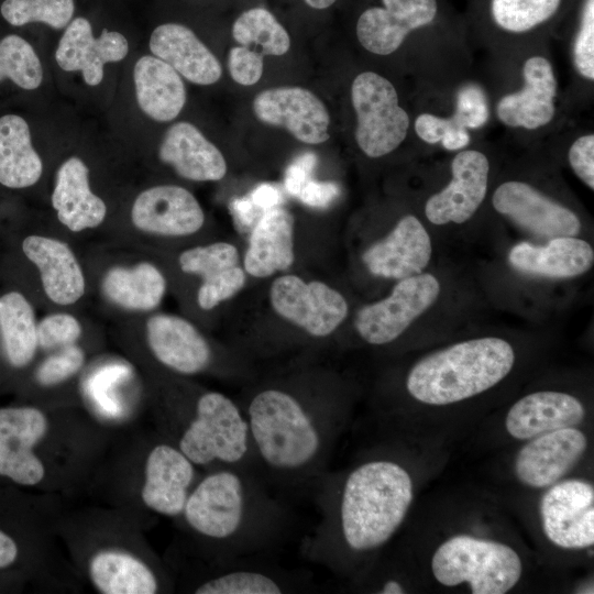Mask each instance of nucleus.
<instances>
[{"instance_id": "obj_37", "label": "nucleus", "mask_w": 594, "mask_h": 594, "mask_svg": "<svg viewBox=\"0 0 594 594\" xmlns=\"http://www.w3.org/2000/svg\"><path fill=\"white\" fill-rule=\"evenodd\" d=\"M0 334L12 366L23 367L32 361L38 346L37 323L32 305L21 293L0 297Z\"/></svg>"}, {"instance_id": "obj_30", "label": "nucleus", "mask_w": 594, "mask_h": 594, "mask_svg": "<svg viewBox=\"0 0 594 594\" xmlns=\"http://www.w3.org/2000/svg\"><path fill=\"white\" fill-rule=\"evenodd\" d=\"M22 250L38 268L43 289L53 302L72 305L84 295L86 284L81 267L66 243L29 235L22 242Z\"/></svg>"}, {"instance_id": "obj_40", "label": "nucleus", "mask_w": 594, "mask_h": 594, "mask_svg": "<svg viewBox=\"0 0 594 594\" xmlns=\"http://www.w3.org/2000/svg\"><path fill=\"white\" fill-rule=\"evenodd\" d=\"M75 0H3L1 16L12 26L43 23L62 30L75 16Z\"/></svg>"}, {"instance_id": "obj_34", "label": "nucleus", "mask_w": 594, "mask_h": 594, "mask_svg": "<svg viewBox=\"0 0 594 594\" xmlns=\"http://www.w3.org/2000/svg\"><path fill=\"white\" fill-rule=\"evenodd\" d=\"M43 163L34 150L30 127L14 113L0 117V184L12 189L33 186L41 178Z\"/></svg>"}, {"instance_id": "obj_29", "label": "nucleus", "mask_w": 594, "mask_h": 594, "mask_svg": "<svg viewBox=\"0 0 594 594\" xmlns=\"http://www.w3.org/2000/svg\"><path fill=\"white\" fill-rule=\"evenodd\" d=\"M158 157L188 180L217 182L227 173V162L219 148L194 124L185 121L173 124L165 132Z\"/></svg>"}, {"instance_id": "obj_36", "label": "nucleus", "mask_w": 594, "mask_h": 594, "mask_svg": "<svg viewBox=\"0 0 594 594\" xmlns=\"http://www.w3.org/2000/svg\"><path fill=\"white\" fill-rule=\"evenodd\" d=\"M94 585L103 594H154L158 581L153 570L132 554L105 550L89 564Z\"/></svg>"}, {"instance_id": "obj_23", "label": "nucleus", "mask_w": 594, "mask_h": 594, "mask_svg": "<svg viewBox=\"0 0 594 594\" xmlns=\"http://www.w3.org/2000/svg\"><path fill=\"white\" fill-rule=\"evenodd\" d=\"M184 273L202 279L197 302L204 310L234 297L246 284V273L240 262L238 248L229 242H213L182 252L178 258Z\"/></svg>"}, {"instance_id": "obj_52", "label": "nucleus", "mask_w": 594, "mask_h": 594, "mask_svg": "<svg viewBox=\"0 0 594 594\" xmlns=\"http://www.w3.org/2000/svg\"><path fill=\"white\" fill-rule=\"evenodd\" d=\"M306 4L314 9L322 10L329 8L337 0H304Z\"/></svg>"}, {"instance_id": "obj_33", "label": "nucleus", "mask_w": 594, "mask_h": 594, "mask_svg": "<svg viewBox=\"0 0 594 594\" xmlns=\"http://www.w3.org/2000/svg\"><path fill=\"white\" fill-rule=\"evenodd\" d=\"M136 101L152 120L168 122L183 110L186 89L180 75L154 55L138 59L133 69Z\"/></svg>"}, {"instance_id": "obj_42", "label": "nucleus", "mask_w": 594, "mask_h": 594, "mask_svg": "<svg viewBox=\"0 0 594 594\" xmlns=\"http://www.w3.org/2000/svg\"><path fill=\"white\" fill-rule=\"evenodd\" d=\"M572 63L585 80H594V0H584L580 25L572 43Z\"/></svg>"}, {"instance_id": "obj_32", "label": "nucleus", "mask_w": 594, "mask_h": 594, "mask_svg": "<svg viewBox=\"0 0 594 594\" xmlns=\"http://www.w3.org/2000/svg\"><path fill=\"white\" fill-rule=\"evenodd\" d=\"M487 119L484 92L469 84L458 91L455 110L450 117L422 112L416 117L414 130L427 144H440L448 151H461L470 143L469 130L482 128Z\"/></svg>"}, {"instance_id": "obj_41", "label": "nucleus", "mask_w": 594, "mask_h": 594, "mask_svg": "<svg viewBox=\"0 0 594 594\" xmlns=\"http://www.w3.org/2000/svg\"><path fill=\"white\" fill-rule=\"evenodd\" d=\"M561 0H492L495 24L508 33H525L548 21Z\"/></svg>"}, {"instance_id": "obj_7", "label": "nucleus", "mask_w": 594, "mask_h": 594, "mask_svg": "<svg viewBox=\"0 0 594 594\" xmlns=\"http://www.w3.org/2000/svg\"><path fill=\"white\" fill-rule=\"evenodd\" d=\"M351 101L356 114L354 138L367 157L385 156L405 141L410 119L387 78L374 72L360 73L351 86Z\"/></svg>"}, {"instance_id": "obj_21", "label": "nucleus", "mask_w": 594, "mask_h": 594, "mask_svg": "<svg viewBox=\"0 0 594 594\" xmlns=\"http://www.w3.org/2000/svg\"><path fill=\"white\" fill-rule=\"evenodd\" d=\"M384 7L365 10L356 23L360 44L370 53L387 56L396 52L407 35L433 22L437 0H382Z\"/></svg>"}, {"instance_id": "obj_20", "label": "nucleus", "mask_w": 594, "mask_h": 594, "mask_svg": "<svg viewBox=\"0 0 594 594\" xmlns=\"http://www.w3.org/2000/svg\"><path fill=\"white\" fill-rule=\"evenodd\" d=\"M196 465L174 444L158 443L147 454L143 503L153 512L177 517L197 483Z\"/></svg>"}, {"instance_id": "obj_19", "label": "nucleus", "mask_w": 594, "mask_h": 594, "mask_svg": "<svg viewBox=\"0 0 594 594\" xmlns=\"http://www.w3.org/2000/svg\"><path fill=\"white\" fill-rule=\"evenodd\" d=\"M587 449L586 436L575 427L544 432L519 450L515 459V474L534 488L550 486L568 474Z\"/></svg>"}, {"instance_id": "obj_11", "label": "nucleus", "mask_w": 594, "mask_h": 594, "mask_svg": "<svg viewBox=\"0 0 594 594\" xmlns=\"http://www.w3.org/2000/svg\"><path fill=\"white\" fill-rule=\"evenodd\" d=\"M146 339L151 352L165 367L183 375H195L221 364L235 377H246L248 367L220 361L201 332L183 317L160 314L146 322Z\"/></svg>"}, {"instance_id": "obj_31", "label": "nucleus", "mask_w": 594, "mask_h": 594, "mask_svg": "<svg viewBox=\"0 0 594 594\" xmlns=\"http://www.w3.org/2000/svg\"><path fill=\"white\" fill-rule=\"evenodd\" d=\"M51 200L57 219L73 232L98 227L107 215L106 204L90 189L87 165L77 156L59 166Z\"/></svg>"}, {"instance_id": "obj_27", "label": "nucleus", "mask_w": 594, "mask_h": 594, "mask_svg": "<svg viewBox=\"0 0 594 594\" xmlns=\"http://www.w3.org/2000/svg\"><path fill=\"white\" fill-rule=\"evenodd\" d=\"M585 408L575 396L557 391H539L517 400L508 410L505 427L515 439L529 440L548 431L575 427Z\"/></svg>"}, {"instance_id": "obj_46", "label": "nucleus", "mask_w": 594, "mask_h": 594, "mask_svg": "<svg viewBox=\"0 0 594 594\" xmlns=\"http://www.w3.org/2000/svg\"><path fill=\"white\" fill-rule=\"evenodd\" d=\"M569 164L574 174L591 190L594 189V135L586 133L576 138L569 147Z\"/></svg>"}, {"instance_id": "obj_1", "label": "nucleus", "mask_w": 594, "mask_h": 594, "mask_svg": "<svg viewBox=\"0 0 594 594\" xmlns=\"http://www.w3.org/2000/svg\"><path fill=\"white\" fill-rule=\"evenodd\" d=\"M237 402L264 480L285 491H310L327 472L345 422L340 380L323 369H300L251 386Z\"/></svg>"}, {"instance_id": "obj_28", "label": "nucleus", "mask_w": 594, "mask_h": 594, "mask_svg": "<svg viewBox=\"0 0 594 594\" xmlns=\"http://www.w3.org/2000/svg\"><path fill=\"white\" fill-rule=\"evenodd\" d=\"M152 54L180 76L196 85H212L222 75V67L212 52L188 26L166 22L157 25L150 36Z\"/></svg>"}, {"instance_id": "obj_13", "label": "nucleus", "mask_w": 594, "mask_h": 594, "mask_svg": "<svg viewBox=\"0 0 594 594\" xmlns=\"http://www.w3.org/2000/svg\"><path fill=\"white\" fill-rule=\"evenodd\" d=\"M451 178L424 206L426 219L433 226L462 224L469 221L485 200L491 163L475 148L459 151L450 164Z\"/></svg>"}, {"instance_id": "obj_51", "label": "nucleus", "mask_w": 594, "mask_h": 594, "mask_svg": "<svg viewBox=\"0 0 594 594\" xmlns=\"http://www.w3.org/2000/svg\"><path fill=\"white\" fill-rule=\"evenodd\" d=\"M16 557V543L10 536L0 530V569L12 564Z\"/></svg>"}, {"instance_id": "obj_9", "label": "nucleus", "mask_w": 594, "mask_h": 594, "mask_svg": "<svg viewBox=\"0 0 594 594\" xmlns=\"http://www.w3.org/2000/svg\"><path fill=\"white\" fill-rule=\"evenodd\" d=\"M440 293L441 284L431 273L396 280L386 297L358 309L354 330L370 345L393 343L435 305Z\"/></svg>"}, {"instance_id": "obj_8", "label": "nucleus", "mask_w": 594, "mask_h": 594, "mask_svg": "<svg viewBox=\"0 0 594 594\" xmlns=\"http://www.w3.org/2000/svg\"><path fill=\"white\" fill-rule=\"evenodd\" d=\"M268 300L279 318L312 340L329 338L349 316V304L339 290L324 282L305 280L295 274L275 277Z\"/></svg>"}, {"instance_id": "obj_49", "label": "nucleus", "mask_w": 594, "mask_h": 594, "mask_svg": "<svg viewBox=\"0 0 594 594\" xmlns=\"http://www.w3.org/2000/svg\"><path fill=\"white\" fill-rule=\"evenodd\" d=\"M229 211L235 227L244 232H250L264 213L249 195L233 198L229 204Z\"/></svg>"}, {"instance_id": "obj_3", "label": "nucleus", "mask_w": 594, "mask_h": 594, "mask_svg": "<svg viewBox=\"0 0 594 594\" xmlns=\"http://www.w3.org/2000/svg\"><path fill=\"white\" fill-rule=\"evenodd\" d=\"M188 527L218 550L220 559L251 557L277 546L290 510L268 483L245 468L209 470L195 484L183 510Z\"/></svg>"}, {"instance_id": "obj_14", "label": "nucleus", "mask_w": 594, "mask_h": 594, "mask_svg": "<svg viewBox=\"0 0 594 594\" xmlns=\"http://www.w3.org/2000/svg\"><path fill=\"white\" fill-rule=\"evenodd\" d=\"M432 256V242L415 215L400 217L382 238L361 254L365 270L374 277L399 280L422 273Z\"/></svg>"}, {"instance_id": "obj_15", "label": "nucleus", "mask_w": 594, "mask_h": 594, "mask_svg": "<svg viewBox=\"0 0 594 594\" xmlns=\"http://www.w3.org/2000/svg\"><path fill=\"white\" fill-rule=\"evenodd\" d=\"M252 106L261 122L284 128L302 143L320 144L329 139V112L308 89L287 86L266 89L254 98Z\"/></svg>"}, {"instance_id": "obj_10", "label": "nucleus", "mask_w": 594, "mask_h": 594, "mask_svg": "<svg viewBox=\"0 0 594 594\" xmlns=\"http://www.w3.org/2000/svg\"><path fill=\"white\" fill-rule=\"evenodd\" d=\"M492 205L525 232L547 241L576 237L582 230L580 217L570 207L522 180L501 183L492 195Z\"/></svg>"}, {"instance_id": "obj_18", "label": "nucleus", "mask_w": 594, "mask_h": 594, "mask_svg": "<svg viewBox=\"0 0 594 594\" xmlns=\"http://www.w3.org/2000/svg\"><path fill=\"white\" fill-rule=\"evenodd\" d=\"M521 74L520 89L499 98L496 117L509 128L537 130L554 119L557 77L551 62L542 55L527 58Z\"/></svg>"}, {"instance_id": "obj_45", "label": "nucleus", "mask_w": 594, "mask_h": 594, "mask_svg": "<svg viewBox=\"0 0 594 594\" xmlns=\"http://www.w3.org/2000/svg\"><path fill=\"white\" fill-rule=\"evenodd\" d=\"M228 69L235 82L254 85L263 74V55L246 46H234L228 55Z\"/></svg>"}, {"instance_id": "obj_26", "label": "nucleus", "mask_w": 594, "mask_h": 594, "mask_svg": "<svg viewBox=\"0 0 594 594\" xmlns=\"http://www.w3.org/2000/svg\"><path fill=\"white\" fill-rule=\"evenodd\" d=\"M295 253V218L278 206L265 211L250 231L242 266L251 277L267 278L288 271Z\"/></svg>"}, {"instance_id": "obj_35", "label": "nucleus", "mask_w": 594, "mask_h": 594, "mask_svg": "<svg viewBox=\"0 0 594 594\" xmlns=\"http://www.w3.org/2000/svg\"><path fill=\"white\" fill-rule=\"evenodd\" d=\"M102 292L113 304L129 310L148 311L156 308L166 292L163 273L152 263L117 266L107 272Z\"/></svg>"}, {"instance_id": "obj_47", "label": "nucleus", "mask_w": 594, "mask_h": 594, "mask_svg": "<svg viewBox=\"0 0 594 594\" xmlns=\"http://www.w3.org/2000/svg\"><path fill=\"white\" fill-rule=\"evenodd\" d=\"M317 165V156L312 152H306L296 157L286 168L284 186L286 191L297 197L302 186L311 179Z\"/></svg>"}, {"instance_id": "obj_6", "label": "nucleus", "mask_w": 594, "mask_h": 594, "mask_svg": "<svg viewBox=\"0 0 594 594\" xmlns=\"http://www.w3.org/2000/svg\"><path fill=\"white\" fill-rule=\"evenodd\" d=\"M431 570L444 586L468 583L473 594H504L518 583L522 566L512 547L462 535L438 547Z\"/></svg>"}, {"instance_id": "obj_22", "label": "nucleus", "mask_w": 594, "mask_h": 594, "mask_svg": "<svg viewBox=\"0 0 594 594\" xmlns=\"http://www.w3.org/2000/svg\"><path fill=\"white\" fill-rule=\"evenodd\" d=\"M131 219L135 228L143 232L185 237L201 229L205 213L196 197L186 188L160 185L145 189L135 198Z\"/></svg>"}, {"instance_id": "obj_38", "label": "nucleus", "mask_w": 594, "mask_h": 594, "mask_svg": "<svg viewBox=\"0 0 594 594\" xmlns=\"http://www.w3.org/2000/svg\"><path fill=\"white\" fill-rule=\"evenodd\" d=\"M232 36L242 46H253V50L262 55L280 56L290 46L287 31L263 8L243 12L233 23Z\"/></svg>"}, {"instance_id": "obj_4", "label": "nucleus", "mask_w": 594, "mask_h": 594, "mask_svg": "<svg viewBox=\"0 0 594 594\" xmlns=\"http://www.w3.org/2000/svg\"><path fill=\"white\" fill-rule=\"evenodd\" d=\"M515 359L513 345L503 338L464 340L418 360L407 373L405 388L422 404L459 403L502 382L513 370Z\"/></svg>"}, {"instance_id": "obj_44", "label": "nucleus", "mask_w": 594, "mask_h": 594, "mask_svg": "<svg viewBox=\"0 0 594 594\" xmlns=\"http://www.w3.org/2000/svg\"><path fill=\"white\" fill-rule=\"evenodd\" d=\"M81 334L79 321L69 314H53L37 323V344L54 349L74 344Z\"/></svg>"}, {"instance_id": "obj_12", "label": "nucleus", "mask_w": 594, "mask_h": 594, "mask_svg": "<svg viewBox=\"0 0 594 594\" xmlns=\"http://www.w3.org/2000/svg\"><path fill=\"white\" fill-rule=\"evenodd\" d=\"M542 530L557 547L583 549L594 544V487L584 480L558 481L539 505Z\"/></svg>"}, {"instance_id": "obj_2", "label": "nucleus", "mask_w": 594, "mask_h": 594, "mask_svg": "<svg viewBox=\"0 0 594 594\" xmlns=\"http://www.w3.org/2000/svg\"><path fill=\"white\" fill-rule=\"evenodd\" d=\"M310 493L319 518L302 538L300 553L343 572L354 559L381 549L395 535L413 503L414 484L402 464L376 458L344 474L327 471Z\"/></svg>"}, {"instance_id": "obj_43", "label": "nucleus", "mask_w": 594, "mask_h": 594, "mask_svg": "<svg viewBox=\"0 0 594 594\" xmlns=\"http://www.w3.org/2000/svg\"><path fill=\"white\" fill-rule=\"evenodd\" d=\"M84 362L85 354L75 343L63 346L41 363L36 370V381L43 386L59 384L77 373Z\"/></svg>"}, {"instance_id": "obj_5", "label": "nucleus", "mask_w": 594, "mask_h": 594, "mask_svg": "<svg viewBox=\"0 0 594 594\" xmlns=\"http://www.w3.org/2000/svg\"><path fill=\"white\" fill-rule=\"evenodd\" d=\"M187 414L179 422L176 447L196 466L245 468L260 473L246 420L237 400L206 391L196 395Z\"/></svg>"}, {"instance_id": "obj_39", "label": "nucleus", "mask_w": 594, "mask_h": 594, "mask_svg": "<svg viewBox=\"0 0 594 594\" xmlns=\"http://www.w3.org/2000/svg\"><path fill=\"white\" fill-rule=\"evenodd\" d=\"M9 79L24 90L38 88L43 68L33 46L18 34L0 40V82Z\"/></svg>"}, {"instance_id": "obj_17", "label": "nucleus", "mask_w": 594, "mask_h": 594, "mask_svg": "<svg viewBox=\"0 0 594 594\" xmlns=\"http://www.w3.org/2000/svg\"><path fill=\"white\" fill-rule=\"evenodd\" d=\"M47 426L37 408H0V475L22 485L43 480L45 469L33 448L45 436Z\"/></svg>"}, {"instance_id": "obj_48", "label": "nucleus", "mask_w": 594, "mask_h": 594, "mask_svg": "<svg viewBox=\"0 0 594 594\" xmlns=\"http://www.w3.org/2000/svg\"><path fill=\"white\" fill-rule=\"evenodd\" d=\"M340 195L339 186L333 182H319L309 179L300 189L296 198L304 205L316 208H328Z\"/></svg>"}, {"instance_id": "obj_16", "label": "nucleus", "mask_w": 594, "mask_h": 594, "mask_svg": "<svg viewBox=\"0 0 594 594\" xmlns=\"http://www.w3.org/2000/svg\"><path fill=\"white\" fill-rule=\"evenodd\" d=\"M128 53V38L120 31L105 26L95 36L90 19L77 15L64 29L55 59L63 70L81 72L87 85L97 86L103 79L105 65L122 61Z\"/></svg>"}, {"instance_id": "obj_24", "label": "nucleus", "mask_w": 594, "mask_h": 594, "mask_svg": "<svg viewBox=\"0 0 594 594\" xmlns=\"http://www.w3.org/2000/svg\"><path fill=\"white\" fill-rule=\"evenodd\" d=\"M222 568L201 581L196 594H282L305 592L309 579L305 573L261 563L250 557L221 559Z\"/></svg>"}, {"instance_id": "obj_50", "label": "nucleus", "mask_w": 594, "mask_h": 594, "mask_svg": "<svg viewBox=\"0 0 594 594\" xmlns=\"http://www.w3.org/2000/svg\"><path fill=\"white\" fill-rule=\"evenodd\" d=\"M252 201L264 212L282 206L283 195L280 190L273 184L262 183L257 185L250 194Z\"/></svg>"}, {"instance_id": "obj_25", "label": "nucleus", "mask_w": 594, "mask_h": 594, "mask_svg": "<svg viewBox=\"0 0 594 594\" xmlns=\"http://www.w3.org/2000/svg\"><path fill=\"white\" fill-rule=\"evenodd\" d=\"M510 266L519 273L569 279L584 275L594 264L593 246L578 237H557L544 244L519 242L508 252Z\"/></svg>"}]
</instances>
